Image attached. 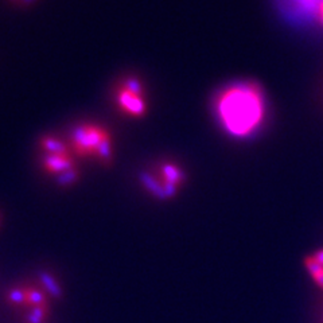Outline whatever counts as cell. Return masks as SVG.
Returning a JSON list of instances; mask_svg holds the SVG:
<instances>
[{
	"instance_id": "cell-3",
	"label": "cell",
	"mask_w": 323,
	"mask_h": 323,
	"mask_svg": "<svg viewBox=\"0 0 323 323\" xmlns=\"http://www.w3.org/2000/svg\"><path fill=\"white\" fill-rule=\"evenodd\" d=\"M119 108L132 117H140L145 113L147 104L144 100L142 84L135 78H128L120 85L116 93Z\"/></svg>"
},
{
	"instance_id": "cell-4",
	"label": "cell",
	"mask_w": 323,
	"mask_h": 323,
	"mask_svg": "<svg viewBox=\"0 0 323 323\" xmlns=\"http://www.w3.org/2000/svg\"><path fill=\"white\" fill-rule=\"evenodd\" d=\"M156 173L159 174V178H149L147 181L148 183H145V186L148 187L149 191L154 192L156 196V192H158V189H159L160 186V182H163V185H162V198H168V197L174 196L179 186L185 182L183 171L178 166H175L173 163H163L158 168Z\"/></svg>"
},
{
	"instance_id": "cell-1",
	"label": "cell",
	"mask_w": 323,
	"mask_h": 323,
	"mask_svg": "<svg viewBox=\"0 0 323 323\" xmlns=\"http://www.w3.org/2000/svg\"><path fill=\"white\" fill-rule=\"evenodd\" d=\"M216 116L221 127L234 138L251 136L265 119L267 104L260 85L239 81L222 89L216 97Z\"/></svg>"
},
{
	"instance_id": "cell-8",
	"label": "cell",
	"mask_w": 323,
	"mask_h": 323,
	"mask_svg": "<svg viewBox=\"0 0 323 323\" xmlns=\"http://www.w3.org/2000/svg\"><path fill=\"white\" fill-rule=\"evenodd\" d=\"M26 296H27V305H31L33 307L48 305L46 294L42 292L40 290H38V288H26Z\"/></svg>"
},
{
	"instance_id": "cell-6",
	"label": "cell",
	"mask_w": 323,
	"mask_h": 323,
	"mask_svg": "<svg viewBox=\"0 0 323 323\" xmlns=\"http://www.w3.org/2000/svg\"><path fill=\"white\" fill-rule=\"evenodd\" d=\"M39 280L44 284V287L46 288L49 294L54 299H62V290L59 287V284L57 283V280L48 272H39Z\"/></svg>"
},
{
	"instance_id": "cell-9",
	"label": "cell",
	"mask_w": 323,
	"mask_h": 323,
	"mask_svg": "<svg viewBox=\"0 0 323 323\" xmlns=\"http://www.w3.org/2000/svg\"><path fill=\"white\" fill-rule=\"evenodd\" d=\"M49 314V305L35 306L27 316V323H44Z\"/></svg>"
},
{
	"instance_id": "cell-7",
	"label": "cell",
	"mask_w": 323,
	"mask_h": 323,
	"mask_svg": "<svg viewBox=\"0 0 323 323\" xmlns=\"http://www.w3.org/2000/svg\"><path fill=\"white\" fill-rule=\"evenodd\" d=\"M42 148L49 154V155H69V151L65 144H62L58 139L46 138L42 142Z\"/></svg>"
},
{
	"instance_id": "cell-11",
	"label": "cell",
	"mask_w": 323,
	"mask_h": 323,
	"mask_svg": "<svg viewBox=\"0 0 323 323\" xmlns=\"http://www.w3.org/2000/svg\"><path fill=\"white\" fill-rule=\"evenodd\" d=\"M315 14L318 16V19L320 20V23H323V0H320L319 4H318V7L315 10Z\"/></svg>"
},
{
	"instance_id": "cell-12",
	"label": "cell",
	"mask_w": 323,
	"mask_h": 323,
	"mask_svg": "<svg viewBox=\"0 0 323 323\" xmlns=\"http://www.w3.org/2000/svg\"><path fill=\"white\" fill-rule=\"evenodd\" d=\"M312 257H314V260H315L318 264H320L323 267V249H320V251H316L315 253L312 254Z\"/></svg>"
},
{
	"instance_id": "cell-2",
	"label": "cell",
	"mask_w": 323,
	"mask_h": 323,
	"mask_svg": "<svg viewBox=\"0 0 323 323\" xmlns=\"http://www.w3.org/2000/svg\"><path fill=\"white\" fill-rule=\"evenodd\" d=\"M74 153L84 158H97L108 163L112 156L109 132L98 125L85 124L74 130L72 136Z\"/></svg>"
},
{
	"instance_id": "cell-5",
	"label": "cell",
	"mask_w": 323,
	"mask_h": 323,
	"mask_svg": "<svg viewBox=\"0 0 323 323\" xmlns=\"http://www.w3.org/2000/svg\"><path fill=\"white\" fill-rule=\"evenodd\" d=\"M73 166V159L69 155H48L45 158L44 170L49 174H66Z\"/></svg>"
},
{
	"instance_id": "cell-10",
	"label": "cell",
	"mask_w": 323,
	"mask_h": 323,
	"mask_svg": "<svg viewBox=\"0 0 323 323\" xmlns=\"http://www.w3.org/2000/svg\"><path fill=\"white\" fill-rule=\"evenodd\" d=\"M7 300L15 306L27 305L26 288H12L7 292Z\"/></svg>"
}]
</instances>
